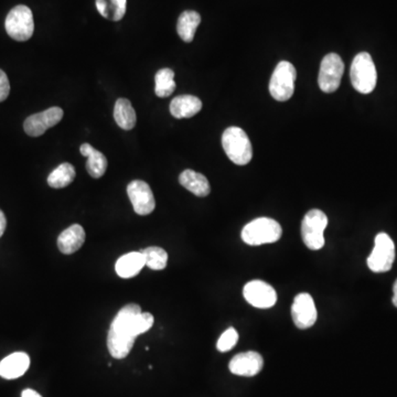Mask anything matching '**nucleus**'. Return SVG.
Instances as JSON below:
<instances>
[{"instance_id":"obj_18","label":"nucleus","mask_w":397,"mask_h":397,"mask_svg":"<svg viewBox=\"0 0 397 397\" xmlns=\"http://www.w3.org/2000/svg\"><path fill=\"white\" fill-rule=\"evenodd\" d=\"M179 182L182 187L185 188L187 190L196 194V196L203 198V196H209V193L211 192L210 183L207 181V179L201 173L191 170V169H187L181 172V175L179 176Z\"/></svg>"},{"instance_id":"obj_22","label":"nucleus","mask_w":397,"mask_h":397,"mask_svg":"<svg viewBox=\"0 0 397 397\" xmlns=\"http://www.w3.org/2000/svg\"><path fill=\"white\" fill-rule=\"evenodd\" d=\"M99 14L112 21L122 20L126 14L127 0H95Z\"/></svg>"},{"instance_id":"obj_13","label":"nucleus","mask_w":397,"mask_h":397,"mask_svg":"<svg viewBox=\"0 0 397 397\" xmlns=\"http://www.w3.org/2000/svg\"><path fill=\"white\" fill-rule=\"evenodd\" d=\"M264 360L259 353L254 351L238 353L233 357L229 364V369L233 374L240 376H255L263 369Z\"/></svg>"},{"instance_id":"obj_11","label":"nucleus","mask_w":397,"mask_h":397,"mask_svg":"<svg viewBox=\"0 0 397 397\" xmlns=\"http://www.w3.org/2000/svg\"><path fill=\"white\" fill-rule=\"evenodd\" d=\"M63 118L62 108L54 107L48 108L41 113L34 114L25 120L23 128L27 135L31 137H39L48 131L49 128L57 125Z\"/></svg>"},{"instance_id":"obj_33","label":"nucleus","mask_w":397,"mask_h":397,"mask_svg":"<svg viewBox=\"0 0 397 397\" xmlns=\"http://www.w3.org/2000/svg\"><path fill=\"white\" fill-rule=\"evenodd\" d=\"M393 292H394V296H393V305L397 308V279L395 281L394 287H393Z\"/></svg>"},{"instance_id":"obj_32","label":"nucleus","mask_w":397,"mask_h":397,"mask_svg":"<svg viewBox=\"0 0 397 397\" xmlns=\"http://www.w3.org/2000/svg\"><path fill=\"white\" fill-rule=\"evenodd\" d=\"M21 397H42L39 393L37 392L34 391V389H27L23 392V394H21Z\"/></svg>"},{"instance_id":"obj_10","label":"nucleus","mask_w":397,"mask_h":397,"mask_svg":"<svg viewBox=\"0 0 397 397\" xmlns=\"http://www.w3.org/2000/svg\"><path fill=\"white\" fill-rule=\"evenodd\" d=\"M245 300L255 308L267 309L277 301L275 290L263 281H252L247 283L243 290Z\"/></svg>"},{"instance_id":"obj_23","label":"nucleus","mask_w":397,"mask_h":397,"mask_svg":"<svg viewBox=\"0 0 397 397\" xmlns=\"http://www.w3.org/2000/svg\"><path fill=\"white\" fill-rule=\"evenodd\" d=\"M75 169L71 164L64 162L55 168L48 177V185L54 189H62L71 185L75 179Z\"/></svg>"},{"instance_id":"obj_27","label":"nucleus","mask_w":397,"mask_h":397,"mask_svg":"<svg viewBox=\"0 0 397 397\" xmlns=\"http://www.w3.org/2000/svg\"><path fill=\"white\" fill-rule=\"evenodd\" d=\"M238 333L234 328H230L218 339L216 349L220 352H227L232 350L238 344Z\"/></svg>"},{"instance_id":"obj_15","label":"nucleus","mask_w":397,"mask_h":397,"mask_svg":"<svg viewBox=\"0 0 397 397\" xmlns=\"http://www.w3.org/2000/svg\"><path fill=\"white\" fill-rule=\"evenodd\" d=\"M30 366V357L25 352H14L0 362V376L14 380L23 376Z\"/></svg>"},{"instance_id":"obj_7","label":"nucleus","mask_w":397,"mask_h":397,"mask_svg":"<svg viewBox=\"0 0 397 397\" xmlns=\"http://www.w3.org/2000/svg\"><path fill=\"white\" fill-rule=\"evenodd\" d=\"M395 259V245L386 233H380L375 238L374 248L368 257V266L374 272H389Z\"/></svg>"},{"instance_id":"obj_19","label":"nucleus","mask_w":397,"mask_h":397,"mask_svg":"<svg viewBox=\"0 0 397 397\" xmlns=\"http://www.w3.org/2000/svg\"><path fill=\"white\" fill-rule=\"evenodd\" d=\"M144 266H146L145 257L142 252H131L118 258L115 270L119 277L131 278L135 277Z\"/></svg>"},{"instance_id":"obj_9","label":"nucleus","mask_w":397,"mask_h":397,"mask_svg":"<svg viewBox=\"0 0 397 397\" xmlns=\"http://www.w3.org/2000/svg\"><path fill=\"white\" fill-rule=\"evenodd\" d=\"M128 198L133 205V211L139 216H148L156 207V201L151 188L142 180H133L127 187Z\"/></svg>"},{"instance_id":"obj_24","label":"nucleus","mask_w":397,"mask_h":397,"mask_svg":"<svg viewBox=\"0 0 397 397\" xmlns=\"http://www.w3.org/2000/svg\"><path fill=\"white\" fill-rule=\"evenodd\" d=\"M156 88L155 93L159 97H170L171 94L176 90V82H175V72L171 68H162L159 70L155 77Z\"/></svg>"},{"instance_id":"obj_31","label":"nucleus","mask_w":397,"mask_h":397,"mask_svg":"<svg viewBox=\"0 0 397 397\" xmlns=\"http://www.w3.org/2000/svg\"><path fill=\"white\" fill-rule=\"evenodd\" d=\"M93 149L94 148L90 144H83L81 148H79V151H81L82 156L88 157Z\"/></svg>"},{"instance_id":"obj_30","label":"nucleus","mask_w":397,"mask_h":397,"mask_svg":"<svg viewBox=\"0 0 397 397\" xmlns=\"http://www.w3.org/2000/svg\"><path fill=\"white\" fill-rule=\"evenodd\" d=\"M7 220L6 216L3 214V211L0 210V238L3 235V233L6 231Z\"/></svg>"},{"instance_id":"obj_26","label":"nucleus","mask_w":397,"mask_h":397,"mask_svg":"<svg viewBox=\"0 0 397 397\" xmlns=\"http://www.w3.org/2000/svg\"><path fill=\"white\" fill-rule=\"evenodd\" d=\"M88 162H86V170L90 173V176L99 179L104 176L107 169V159L101 151H97L94 148L91 153L88 155Z\"/></svg>"},{"instance_id":"obj_5","label":"nucleus","mask_w":397,"mask_h":397,"mask_svg":"<svg viewBox=\"0 0 397 397\" xmlns=\"http://www.w3.org/2000/svg\"><path fill=\"white\" fill-rule=\"evenodd\" d=\"M5 28L9 37L23 42L32 37L34 31V14L29 7L19 5L7 14Z\"/></svg>"},{"instance_id":"obj_16","label":"nucleus","mask_w":397,"mask_h":397,"mask_svg":"<svg viewBox=\"0 0 397 397\" xmlns=\"http://www.w3.org/2000/svg\"><path fill=\"white\" fill-rule=\"evenodd\" d=\"M86 231L79 225H73L63 231L57 238L59 251L66 255H70L83 246L86 242Z\"/></svg>"},{"instance_id":"obj_28","label":"nucleus","mask_w":397,"mask_h":397,"mask_svg":"<svg viewBox=\"0 0 397 397\" xmlns=\"http://www.w3.org/2000/svg\"><path fill=\"white\" fill-rule=\"evenodd\" d=\"M153 322H155V319H153V316L149 312H142L137 316L136 319H135V322H133V333L138 337V335L145 333L148 330L151 329V326H153Z\"/></svg>"},{"instance_id":"obj_20","label":"nucleus","mask_w":397,"mask_h":397,"mask_svg":"<svg viewBox=\"0 0 397 397\" xmlns=\"http://www.w3.org/2000/svg\"><path fill=\"white\" fill-rule=\"evenodd\" d=\"M114 118L124 131H131L137 122L136 112L127 99H118L114 108Z\"/></svg>"},{"instance_id":"obj_8","label":"nucleus","mask_w":397,"mask_h":397,"mask_svg":"<svg viewBox=\"0 0 397 397\" xmlns=\"http://www.w3.org/2000/svg\"><path fill=\"white\" fill-rule=\"evenodd\" d=\"M344 72V61L340 55H337V53L326 54L321 62L318 77L321 91H324V93H333L337 91L340 86Z\"/></svg>"},{"instance_id":"obj_2","label":"nucleus","mask_w":397,"mask_h":397,"mask_svg":"<svg viewBox=\"0 0 397 397\" xmlns=\"http://www.w3.org/2000/svg\"><path fill=\"white\" fill-rule=\"evenodd\" d=\"M222 146L227 156L235 165L245 166L252 160V144L242 128H227L222 136Z\"/></svg>"},{"instance_id":"obj_25","label":"nucleus","mask_w":397,"mask_h":397,"mask_svg":"<svg viewBox=\"0 0 397 397\" xmlns=\"http://www.w3.org/2000/svg\"><path fill=\"white\" fill-rule=\"evenodd\" d=\"M145 257L146 266L153 270H165L168 264V254L164 248L158 246L147 247L140 251Z\"/></svg>"},{"instance_id":"obj_29","label":"nucleus","mask_w":397,"mask_h":397,"mask_svg":"<svg viewBox=\"0 0 397 397\" xmlns=\"http://www.w3.org/2000/svg\"><path fill=\"white\" fill-rule=\"evenodd\" d=\"M10 93V83L7 74L0 70V103L3 102Z\"/></svg>"},{"instance_id":"obj_14","label":"nucleus","mask_w":397,"mask_h":397,"mask_svg":"<svg viewBox=\"0 0 397 397\" xmlns=\"http://www.w3.org/2000/svg\"><path fill=\"white\" fill-rule=\"evenodd\" d=\"M142 313V308L137 304H128L119 310L114 318L110 331L125 337H137L133 333V322L137 316Z\"/></svg>"},{"instance_id":"obj_4","label":"nucleus","mask_w":397,"mask_h":397,"mask_svg":"<svg viewBox=\"0 0 397 397\" xmlns=\"http://www.w3.org/2000/svg\"><path fill=\"white\" fill-rule=\"evenodd\" d=\"M297 77L295 66L287 61L278 63L270 82V92L272 99L278 102H286L294 95Z\"/></svg>"},{"instance_id":"obj_6","label":"nucleus","mask_w":397,"mask_h":397,"mask_svg":"<svg viewBox=\"0 0 397 397\" xmlns=\"http://www.w3.org/2000/svg\"><path fill=\"white\" fill-rule=\"evenodd\" d=\"M328 225V218L321 210H310L301 223L303 241L309 250H321L324 245V230Z\"/></svg>"},{"instance_id":"obj_1","label":"nucleus","mask_w":397,"mask_h":397,"mask_svg":"<svg viewBox=\"0 0 397 397\" xmlns=\"http://www.w3.org/2000/svg\"><path fill=\"white\" fill-rule=\"evenodd\" d=\"M283 234L281 225L270 218H258L245 225L242 230V240L252 246L275 243Z\"/></svg>"},{"instance_id":"obj_12","label":"nucleus","mask_w":397,"mask_h":397,"mask_svg":"<svg viewBox=\"0 0 397 397\" xmlns=\"http://www.w3.org/2000/svg\"><path fill=\"white\" fill-rule=\"evenodd\" d=\"M292 316L298 329H308L315 324L318 313L311 295L303 292L296 296L292 307Z\"/></svg>"},{"instance_id":"obj_17","label":"nucleus","mask_w":397,"mask_h":397,"mask_svg":"<svg viewBox=\"0 0 397 397\" xmlns=\"http://www.w3.org/2000/svg\"><path fill=\"white\" fill-rule=\"evenodd\" d=\"M201 99L192 95H180L170 103V113L176 118H190L201 111Z\"/></svg>"},{"instance_id":"obj_3","label":"nucleus","mask_w":397,"mask_h":397,"mask_svg":"<svg viewBox=\"0 0 397 397\" xmlns=\"http://www.w3.org/2000/svg\"><path fill=\"white\" fill-rule=\"evenodd\" d=\"M351 83L357 92L370 94L376 86L377 73L374 62L368 52H361L352 62Z\"/></svg>"},{"instance_id":"obj_21","label":"nucleus","mask_w":397,"mask_h":397,"mask_svg":"<svg viewBox=\"0 0 397 397\" xmlns=\"http://www.w3.org/2000/svg\"><path fill=\"white\" fill-rule=\"evenodd\" d=\"M201 23V16L193 10L182 12L177 23V31L179 37L185 42H191L194 39L196 29Z\"/></svg>"}]
</instances>
